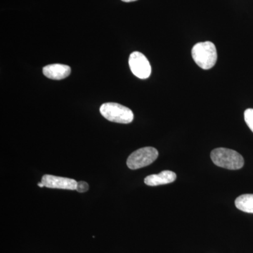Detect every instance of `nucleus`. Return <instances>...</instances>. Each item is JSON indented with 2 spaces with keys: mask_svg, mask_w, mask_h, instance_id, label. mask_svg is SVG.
<instances>
[{
  "mask_svg": "<svg viewBox=\"0 0 253 253\" xmlns=\"http://www.w3.org/2000/svg\"><path fill=\"white\" fill-rule=\"evenodd\" d=\"M158 150L151 146L136 150L129 156L126 166L131 169H137L146 167L157 159Z\"/></svg>",
  "mask_w": 253,
  "mask_h": 253,
  "instance_id": "obj_4",
  "label": "nucleus"
},
{
  "mask_svg": "<svg viewBox=\"0 0 253 253\" xmlns=\"http://www.w3.org/2000/svg\"><path fill=\"white\" fill-rule=\"evenodd\" d=\"M42 182L50 189L76 190L78 185V181L75 179L51 174H44L42 178Z\"/></svg>",
  "mask_w": 253,
  "mask_h": 253,
  "instance_id": "obj_6",
  "label": "nucleus"
},
{
  "mask_svg": "<svg viewBox=\"0 0 253 253\" xmlns=\"http://www.w3.org/2000/svg\"><path fill=\"white\" fill-rule=\"evenodd\" d=\"M129 68L133 74L140 79H147L151 74L149 60L139 51L131 53L129 59Z\"/></svg>",
  "mask_w": 253,
  "mask_h": 253,
  "instance_id": "obj_5",
  "label": "nucleus"
},
{
  "mask_svg": "<svg viewBox=\"0 0 253 253\" xmlns=\"http://www.w3.org/2000/svg\"><path fill=\"white\" fill-rule=\"evenodd\" d=\"M38 186H39V187H41V188H42V187H44V184H43L42 182H40V183H38Z\"/></svg>",
  "mask_w": 253,
  "mask_h": 253,
  "instance_id": "obj_12",
  "label": "nucleus"
},
{
  "mask_svg": "<svg viewBox=\"0 0 253 253\" xmlns=\"http://www.w3.org/2000/svg\"><path fill=\"white\" fill-rule=\"evenodd\" d=\"M122 1L125 2H131V1H136V0H122Z\"/></svg>",
  "mask_w": 253,
  "mask_h": 253,
  "instance_id": "obj_13",
  "label": "nucleus"
},
{
  "mask_svg": "<svg viewBox=\"0 0 253 253\" xmlns=\"http://www.w3.org/2000/svg\"><path fill=\"white\" fill-rule=\"evenodd\" d=\"M244 119L246 124L253 132V109H249L244 113Z\"/></svg>",
  "mask_w": 253,
  "mask_h": 253,
  "instance_id": "obj_10",
  "label": "nucleus"
},
{
  "mask_svg": "<svg viewBox=\"0 0 253 253\" xmlns=\"http://www.w3.org/2000/svg\"><path fill=\"white\" fill-rule=\"evenodd\" d=\"M100 113L111 122L129 124L134 120L131 109L117 103H106L100 107Z\"/></svg>",
  "mask_w": 253,
  "mask_h": 253,
  "instance_id": "obj_3",
  "label": "nucleus"
},
{
  "mask_svg": "<svg viewBox=\"0 0 253 253\" xmlns=\"http://www.w3.org/2000/svg\"><path fill=\"white\" fill-rule=\"evenodd\" d=\"M176 175L172 171L165 170L159 174L146 176L144 183L148 186H156L168 184L175 181Z\"/></svg>",
  "mask_w": 253,
  "mask_h": 253,
  "instance_id": "obj_8",
  "label": "nucleus"
},
{
  "mask_svg": "<svg viewBox=\"0 0 253 253\" xmlns=\"http://www.w3.org/2000/svg\"><path fill=\"white\" fill-rule=\"evenodd\" d=\"M211 157L216 166L232 170L241 169L244 165V158L241 154L234 150L226 148L213 150Z\"/></svg>",
  "mask_w": 253,
  "mask_h": 253,
  "instance_id": "obj_2",
  "label": "nucleus"
},
{
  "mask_svg": "<svg viewBox=\"0 0 253 253\" xmlns=\"http://www.w3.org/2000/svg\"><path fill=\"white\" fill-rule=\"evenodd\" d=\"M191 55L196 64L204 70L211 69L217 62V49L211 42L195 44L191 50Z\"/></svg>",
  "mask_w": 253,
  "mask_h": 253,
  "instance_id": "obj_1",
  "label": "nucleus"
},
{
  "mask_svg": "<svg viewBox=\"0 0 253 253\" xmlns=\"http://www.w3.org/2000/svg\"><path fill=\"white\" fill-rule=\"evenodd\" d=\"M88 190H89V185L87 183L83 181H78L77 189H76L78 192L84 193L87 191Z\"/></svg>",
  "mask_w": 253,
  "mask_h": 253,
  "instance_id": "obj_11",
  "label": "nucleus"
},
{
  "mask_svg": "<svg viewBox=\"0 0 253 253\" xmlns=\"http://www.w3.org/2000/svg\"><path fill=\"white\" fill-rule=\"evenodd\" d=\"M71 67L67 65L63 64H51L44 66L43 68V74L46 78L51 80H63L68 77L71 74Z\"/></svg>",
  "mask_w": 253,
  "mask_h": 253,
  "instance_id": "obj_7",
  "label": "nucleus"
},
{
  "mask_svg": "<svg viewBox=\"0 0 253 253\" xmlns=\"http://www.w3.org/2000/svg\"><path fill=\"white\" fill-rule=\"evenodd\" d=\"M235 205L243 212L253 213V194L241 195L236 199Z\"/></svg>",
  "mask_w": 253,
  "mask_h": 253,
  "instance_id": "obj_9",
  "label": "nucleus"
}]
</instances>
